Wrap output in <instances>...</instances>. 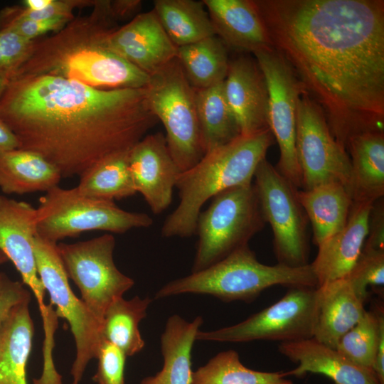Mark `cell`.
<instances>
[{"label": "cell", "mask_w": 384, "mask_h": 384, "mask_svg": "<svg viewBox=\"0 0 384 384\" xmlns=\"http://www.w3.org/2000/svg\"><path fill=\"white\" fill-rule=\"evenodd\" d=\"M254 1L335 139L346 149L351 137L383 131L384 1Z\"/></svg>", "instance_id": "obj_1"}, {"label": "cell", "mask_w": 384, "mask_h": 384, "mask_svg": "<svg viewBox=\"0 0 384 384\" xmlns=\"http://www.w3.org/2000/svg\"><path fill=\"white\" fill-rule=\"evenodd\" d=\"M0 117L18 149L38 154L64 178L130 150L158 122L144 87L102 90L46 75L16 76L0 96Z\"/></svg>", "instance_id": "obj_2"}, {"label": "cell", "mask_w": 384, "mask_h": 384, "mask_svg": "<svg viewBox=\"0 0 384 384\" xmlns=\"http://www.w3.org/2000/svg\"><path fill=\"white\" fill-rule=\"evenodd\" d=\"M92 7L88 15L75 17L59 31L36 40L17 75L57 76L102 90L145 87L149 75L108 46L110 33L119 27L110 1L95 0Z\"/></svg>", "instance_id": "obj_3"}, {"label": "cell", "mask_w": 384, "mask_h": 384, "mask_svg": "<svg viewBox=\"0 0 384 384\" xmlns=\"http://www.w3.org/2000/svg\"><path fill=\"white\" fill-rule=\"evenodd\" d=\"M274 137L269 129L233 141L206 152L193 167L181 172L176 188L179 203L166 218L164 238H188L196 233L201 208L210 198L231 188L250 185L265 159Z\"/></svg>", "instance_id": "obj_4"}, {"label": "cell", "mask_w": 384, "mask_h": 384, "mask_svg": "<svg viewBox=\"0 0 384 384\" xmlns=\"http://www.w3.org/2000/svg\"><path fill=\"white\" fill-rule=\"evenodd\" d=\"M275 285L316 287L318 283L310 264L299 267L267 265L258 261L247 245L206 269L167 283L155 299L192 293L211 295L225 302H250Z\"/></svg>", "instance_id": "obj_5"}, {"label": "cell", "mask_w": 384, "mask_h": 384, "mask_svg": "<svg viewBox=\"0 0 384 384\" xmlns=\"http://www.w3.org/2000/svg\"><path fill=\"white\" fill-rule=\"evenodd\" d=\"M149 106L166 130L167 147L180 172L205 154L196 105V89L176 58L149 75L145 86Z\"/></svg>", "instance_id": "obj_6"}, {"label": "cell", "mask_w": 384, "mask_h": 384, "mask_svg": "<svg viewBox=\"0 0 384 384\" xmlns=\"http://www.w3.org/2000/svg\"><path fill=\"white\" fill-rule=\"evenodd\" d=\"M254 184L237 186L217 194L196 221L198 235L192 272L223 260L265 226Z\"/></svg>", "instance_id": "obj_7"}, {"label": "cell", "mask_w": 384, "mask_h": 384, "mask_svg": "<svg viewBox=\"0 0 384 384\" xmlns=\"http://www.w3.org/2000/svg\"><path fill=\"white\" fill-rule=\"evenodd\" d=\"M36 213V234L55 243L85 231L123 233L153 224L152 218L144 213L129 212L114 201L93 199L76 188L64 189L58 186L41 197Z\"/></svg>", "instance_id": "obj_8"}, {"label": "cell", "mask_w": 384, "mask_h": 384, "mask_svg": "<svg viewBox=\"0 0 384 384\" xmlns=\"http://www.w3.org/2000/svg\"><path fill=\"white\" fill-rule=\"evenodd\" d=\"M289 288L275 303L238 324L210 331H199L196 341L282 343L314 337L319 309L318 287Z\"/></svg>", "instance_id": "obj_9"}, {"label": "cell", "mask_w": 384, "mask_h": 384, "mask_svg": "<svg viewBox=\"0 0 384 384\" xmlns=\"http://www.w3.org/2000/svg\"><path fill=\"white\" fill-rule=\"evenodd\" d=\"M254 186L265 223L273 233L277 263L292 267L309 265L307 217L294 187L266 158L257 166Z\"/></svg>", "instance_id": "obj_10"}, {"label": "cell", "mask_w": 384, "mask_h": 384, "mask_svg": "<svg viewBox=\"0 0 384 384\" xmlns=\"http://www.w3.org/2000/svg\"><path fill=\"white\" fill-rule=\"evenodd\" d=\"M33 250L38 276L49 294L50 304L56 306V314L69 324L74 336L76 356L70 373L78 384L86 366L96 358L103 337L102 323L71 289L57 250V243L41 238H34Z\"/></svg>", "instance_id": "obj_11"}, {"label": "cell", "mask_w": 384, "mask_h": 384, "mask_svg": "<svg viewBox=\"0 0 384 384\" xmlns=\"http://www.w3.org/2000/svg\"><path fill=\"white\" fill-rule=\"evenodd\" d=\"M115 239L106 233L73 244H57L68 278L81 293V299L102 323L107 307L134 284L116 267L113 252Z\"/></svg>", "instance_id": "obj_12"}, {"label": "cell", "mask_w": 384, "mask_h": 384, "mask_svg": "<svg viewBox=\"0 0 384 384\" xmlns=\"http://www.w3.org/2000/svg\"><path fill=\"white\" fill-rule=\"evenodd\" d=\"M268 92V127L280 155L275 167L294 187H302L296 148L297 110L305 90L292 68L273 47L253 53Z\"/></svg>", "instance_id": "obj_13"}, {"label": "cell", "mask_w": 384, "mask_h": 384, "mask_svg": "<svg viewBox=\"0 0 384 384\" xmlns=\"http://www.w3.org/2000/svg\"><path fill=\"white\" fill-rule=\"evenodd\" d=\"M296 148L304 190L338 183L348 191L347 150L335 139L321 108L305 90L297 103Z\"/></svg>", "instance_id": "obj_14"}, {"label": "cell", "mask_w": 384, "mask_h": 384, "mask_svg": "<svg viewBox=\"0 0 384 384\" xmlns=\"http://www.w3.org/2000/svg\"><path fill=\"white\" fill-rule=\"evenodd\" d=\"M36 208L24 201L0 195V250L20 273L32 292L42 319L51 313L45 302L46 289L38 276L33 250L36 235Z\"/></svg>", "instance_id": "obj_15"}, {"label": "cell", "mask_w": 384, "mask_h": 384, "mask_svg": "<svg viewBox=\"0 0 384 384\" xmlns=\"http://www.w3.org/2000/svg\"><path fill=\"white\" fill-rule=\"evenodd\" d=\"M129 167L136 192L157 215L171 203L173 189L181 173L161 132L147 134L129 151Z\"/></svg>", "instance_id": "obj_16"}, {"label": "cell", "mask_w": 384, "mask_h": 384, "mask_svg": "<svg viewBox=\"0 0 384 384\" xmlns=\"http://www.w3.org/2000/svg\"><path fill=\"white\" fill-rule=\"evenodd\" d=\"M108 46L124 60L150 75L177 56V47L162 28L154 11L138 14L112 31Z\"/></svg>", "instance_id": "obj_17"}, {"label": "cell", "mask_w": 384, "mask_h": 384, "mask_svg": "<svg viewBox=\"0 0 384 384\" xmlns=\"http://www.w3.org/2000/svg\"><path fill=\"white\" fill-rule=\"evenodd\" d=\"M223 88L241 135L269 129L268 92L256 60L241 56L230 61Z\"/></svg>", "instance_id": "obj_18"}, {"label": "cell", "mask_w": 384, "mask_h": 384, "mask_svg": "<svg viewBox=\"0 0 384 384\" xmlns=\"http://www.w3.org/2000/svg\"><path fill=\"white\" fill-rule=\"evenodd\" d=\"M373 205L353 202L344 227L318 246L316 257L310 264L318 287L349 274L366 240Z\"/></svg>", "instance_id": "obj_19"}, {"label": "cell", "mask_w": 384, "mask_h": 384, "mask_svg": "<svg viewBox=\"0 0 384 384\" xmlns=\"http://www.w3.org/2000/svg\"><path fill=\"white\" fill-rule=\"evenodd\" d=\"M278 350L298 364L290 370L283 371L285 377H302L312 373L324 375L335 384H380L372 369L356 365L336 348L314 337L280 343Z\"/></svg>", "instance_id": "obj_20"}, {"label": "cell", "mask_w": 384, "mask_h": 384, "mask_svg": "<svg viewBox=\"0 0 384 384\" xmlns=\"http://www.w3.org/2000/svg\"><path fill=\"white\" fill-rule=\"evenodd\" d=\"M215 34L238 51L272 48L270 36L254 1L203 0Z\"/></svg>", "instance_id": "obj_21"}, {"label": "cell", "mask_w": 384, "mask_h": 384, "mask_svg": "<svg viewBox=\"0 0 384 384\" xmlns=\"http://www.w3.org/2000/svg\"><path fill=\"white\" fill-rule=\"evenodd\" d=\"M317 287L319 309L314 338L336 348L340 338L365 314V302L356 295L346 277Z\"/></svg>", "instance_id": "obj_22"}, {"label": "cell", "mask_w": 384, "mask_h": 384, "mask_svg": "<svg viewBox=\"0 0 384 384\" xmlns=\"http://www.w3.org/2000/svg\"><path fill=\"white\" fill-rule=\"evenodd\" d=\"M351 165L348 192L353 202L373 204L384 194L383 131H366L346 144Z\"/></svg>", "instance_id": "obj_23"}, {"label": "cell", "mask_w": 384, "mask_h": 384, "mask_svg": "<svg viewBox=\"0 0 384 384\" xmlns=\"http://www.w3.org/2000/svg\"><path fill=\"white\" fill-rule=\"evenodd\" d=\"M202 323L201 316L193 321L176 314L170 316L161 336L163 367L156 375L144 378L140 384H191V352Z\"/></svg>", "instance_id": "obj_24"}, {"label": "cell", "mask_w": 384, "mask_h": 384, "mask_svg": "<svg viewBox=\"0 0 384 384\" xmlns=\"http://www.w3.org/2000/svg\"><path fill=\"white\" fill-rule=\"evenodd\" d=\"M297 196L311 223L317 247L346 225L353 200L343 185L328 183L308 190L298 189Z\"/></svg>", "instance_id": "obj_25"}, {"label": "cell", "mask_w": 384, "mask_h": 384, "mask_svg": "<svg viewBox=\"0 0 384 384\" xmlns=\"http://www.w3.org/2000/svg\"><path fill=\"white\" fill-rule=\"evenodd\" d=\"M62 176L43 156L22 149L0 151V189L6 194L47 192Z\"/></svg>", "instance_id": "obj_26"}, {"label": "cell", "mask_w": 384, "mask_h": 384, "mask_svg": "<svg viewBox=\"0 0 384 384\" xmlns=\"http://www.w3.org/2000/svg\"><path fill=\"white\" fill-rule=\"evenodd\" d=\"M28 304L16 306L0 331V384H28L26 366L34 331Z\"/></svg>", "instance_id": "obj_27"}, {"label": "cell", "mask_w": 384, "mask_h": 384, "mask_svg": "<svg viewBox=\"0 0 384 384\" xmlns=\"http://www.w3.org/2000/svg\"><path fill=\"white\" fill-rule=\"evenodd\" d=\"M152 10L177 48L215 35L203 1L155 0Z\"/></svg>", "instance_id": "obj_28"}, {"label": "cell", "mask_w": 384, "mask_h": 384, "mask_svg": "<svg viewBox=\"0 0 384 384\" xmlns=\"http://www.w3.org/2000/svg\"><path fill=\"white\" fill-rule=\"evenodd\" d=\"M195 96L205 154L241 135L225 98L223 82L206 88L196 89Z\"/></svg>", "instance_id": "obj_29"}, {"label": "cell", "mask_w": 384, "mask_h": 384, "mask_svg": "<svg viewBox=\"0 0 384 384\" xmlns=\"http://www.w3.org/2000/svg\"><path fill=\"white\" fill-rule=\"evenodd\" d=\"M176 58L189 83L197 90L223 82L230 62L227 47L215 35L178 47Z\"/></svg>", "instance_id": "obj_30"}, {"label": "cell", "mask_w": 384, "mask_h": 384, "mask_svg": "<svg viewBox=\"0 0 384 384\" xmlns=\"http://www.w3.org/2000/svg\"><path fill=\"white\" fill-rule=\"evenodd\" d=\"M129 151L110 156L86 170L75 187L78 192L93 199L109 201L134 195L137 192L129 167Z\"/></svg>", "instance_id": "obj_31"}, {"label": "cell", "mask_w": 384, "mask_h": 384, "mask_svg": "<svg viewBox=\"0 0 384 384\" xmlns=\"http://www.w3.org/2000/svg\"><path fill=\"white\" fill-rule=\"evenodd\" d=\"M151 300L136 296L129 300H114L106 309L102 319L103 339L120 348L127 356H134L144 347L139 324L146 316Z\"/></svg>", "instance_id": "obj_32"}, {"label": "cell", "mask_w": 384, "mask_h": 384, "mask_svg": "<svg viewBox=\"0 0 384 384\" xmlns=\"http://www.w3.org/2000/svg\"><path fill=\"white\" fill-rule=\"evenodd\" d=\"M191 384H293L283 371L264 372L245 366L239 354L228 350L216 354L192 373Z\"/></svg>", "instance_id": "obj_33"}, {"label": "cell", "mask_w": 384, "mask_h": 384, "mask_svg": "<svg viewBox=\"0 0 384 384\" xmlns=\"http://www.w3.org/2000/svg\"><path fill=\"white\" fill-rule=\"evenodd\" d=\"M383 319V305H376L373 311H366L358 322L340 338L336 348L356 365L372 369Z\"/></svg>", "instance_id": "obj_34"}, {"label": "cell", "mask_w": 384, "mask_h": 384, "mask_svg": "<svg viewBox=\"0 0 384 384\" xmlns=\"http://www.w3.org/2000/svg\"><path fill=\"white\" fill-rule=\"evenodd\" d=\"M34 41L0 31V96L30 57Z\"/></svg>", "instance_id": "obj_35"}, {"label": "cell", "mask_w": 384, "mask_h": 384, "mask_svg": "<svg viewBox=\"0 0 384 384\" xmlns=\"http://www.w3.org/2000/svg\"><path fill=\"white\" fill-rule=\"evenodd\" d=\"M346 278L356 295L366 302L368 297V286L377 287L384 284V250L363 247Z\"/></svg>", "instance_id": "obj_36"}, {"label": "cell", "mask_w": 384, "mask_h": 384, "mask_svg": "<svg viewBox=\"0 0 384 384\" xmlns=\"http://www.w3.org/2000/svg\"><path fill=\"white\" fill-rule=\"evenodd\" d=\"M71 20L65 18L46 20L23 18L15 15L10 6H6L0 10V31H9L27 40L36 41L48 32L59 31Z\"/></svg>", "instance_id": "obj_37"}, {"label": "cell", "mask_w": 384, "mask_h": 384, "mask_svg": "<svg viewBox=\"0 0 384 384\" xmlns=\"http://www.w3.org/2000/svg\"><path fill=\"white\" fill-rule=\"evenodd\" d=\"M127 356L114 344L103 340L97 356V370L92 380L97 384H125Z\"/></svg>", "instance_id": "obj_38"}, {"label": "cell", "mask_w": 384, "mask_h": 384, "mask_svg": "<svg viewBox=\"0 0 384 384\" xmlns=\"http://www.w3.org/2000/svg\"><path fill=\"white\" fill-rule=\"evenodd\" d=\"M95 0H51L50 4L40 11H32L24 6H10L18 17L30 20H46L56 18L73 19L76 9L92 7Z\"/></svg>", "instance_id": "obj_39"}, {"label": "cell", "mask_w": 384, "mask_h": 384, "mask_svg": "<svg viewBox=\"0 0 384 384\" xmlns=\"http://www.w3.org/2000/svg\"><path fill=\"white\" fill-rule=\"evenodd\" d=\"M31 292L23 284L14 281L0 272V331L12 311L18 305L30 302Z\"/></svg>", "instance_id": "obj_40"}, {"label": "cell", "mask_w": 384, "mask_h": 384, "mask_svg": "<svg viewBox=\"0 0 384 384\" xmlns=\"http://www.w3.org/2000/svg\"><path fill=\"white\" fill-rule=\"evenodd\" d=\"M363 247L384 250L383 201L375 202L370 212L368 233Z\"/></svg>", "instance_id": "obj_41"}, {"label": "cell", "mask_w": 384, "mask_h": 384, "mask_svg": "<svg viewBox=\"0 0 384 384\" xmlns=\"http://www.w3.org/2000/svg\"><path fill=\"white\" fill-rule=\"evenodd\" d=\"M139 0H115L110 1V9L113 18L117 22L132 18L138 14L142 7Z\"/></svg>", "instance_id": "obj_42"}, {"label": "cell", "mask_w": 384, "mask_h": 384, "mask_svg": "<svg viewBox=\"0 0 384 384\" xmlns=\"http://www.w3.org/2000/svg\"><path fill=\"white\" fill-rule=\"evenodd\" d=\"M18 147L19 143L16 137L0 117V151L11 150Z\"/></svg>", "instance_id": "obj_43"}, {"label": "cell", "mask_w": 384, "mask_h": 384, "mask_svg": "<svg viewBox=\"0 0 384 384\" xmlns=\"http://www.w3.org/2000/svg\"><path fill=\"white\" fill-rule=\"evenodd\" d=\"M51 0H25L23 1L24 7L32 11H40L46 8Z\"/></svg>", "instance_id": "obj_44"}, {"label": "cell", "mask_w": 384, "mask_h": 384, "mask_svg": "<svg viewBox=\"0 0 384 384\" xmlns=\"http://www.w3.org/2000/svg\"><path fill=\"white\" fill-rule=\"evenodd\" d=\"M9 261L8 257L5 254L0 250V265L4 264Z\"/></svg>", "instance_id": "obj_45"}]
</instances>
